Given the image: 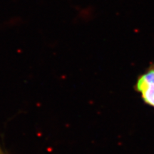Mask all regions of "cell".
Instances as JSON below:
<instances>
[{
    "label": "cell",
    "mask_w": 154,
    "mask_h": 154,
    "mask_svg": "<svg viewBox=\"0 0 154 154\" xmlns=\"http://www.w3.org/2000/svg\"><path fill=\"white\" fill-rule=\"evenodd\" d=\"M134 89L140 94L145 104L154 109V63H151L149 68L138 76Z\"/></svg>",
    "instance_id": "1"
},
{
    "label": "cell",
    "mask_w": 154,
    "mask_h": 154,
    "mask_svg": "<svg viewBox=\"0 0 154 154\" xmlns=\"http://www.w3.org/2000/svg\"><path fill=\"white\" fill-rule=\"evenodd\" d=\"M0 154H6L5 152L4 151V150L2 149V148L1 147V146H0Z\"/></svg>",
    "instance_id": "2"
}]
</instances>
